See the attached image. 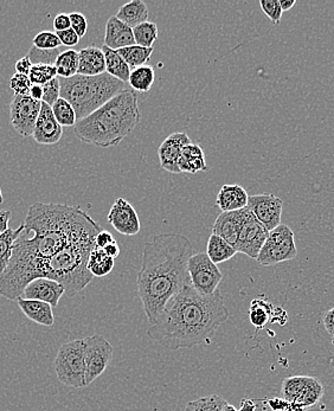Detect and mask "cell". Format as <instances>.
<instances>
[{
  "label": "cell",
  "instance_id": "cell-9",
  "mask_svg": "<svg viewBox=\"0 0 334 411\" xmlns=\"http://www.w3.org/2000/svg\"><path fill=\"white\" fill-rule=\"evenodd\" d=\"M190 282L199 294L209 297L216 293L223 280V274L218 266L210 260L208 254H193L188 262Z\"/></svg>",
  "mask_w": 334,
  "mask_h": 411
},
{
  "label": "cell",
  "instance_id": "cell-42",
  "mask_svg": "<svg viewBox=\"0 0 334 411\" xmlns=\"http://www.w3.org/2000/svg\"><path fill=\"white\" fill-rule=\"evenodd\" d=\"M43 87V97L42 102L47 103L49 106H54V103L61 97V85H59V78H56L52 81L45 83Z\"/></svg>",
  "mask_w": 334,
  "mask_h": 411
},
{
  "label": "cell",
  "instance_id": "cell-31",
  "mask_svg": "<svg viewBox=\"0 0 334 411\" xmlns=\"http://www.w3.org/2000/svg\"><path fill=\"white\" fill-rule=\"evenodd\" d=\"M78 52L68 49L66 52L59 54L56 59L55 68L57 71V78H70L78 75Z\"/></svg>",
  "mask_w": 334,
  "mask_h": 411
},
{
  "label": "cell",
  "instance_id": "cell-7",
  "mask_svg": "<svg viewBox=\"0 0 334 411\" xmlns=\"http://www.w3.org/2000/svg\"><path fill=\"white\" fill-rule=\"evenodd\" d=\"M56 375L64 386L82 389L85 388V342L76 339L59 347L55 363Z\"/></svg>",
  "mask_w": 334,
  "mask_h": 411
},
{
  "label": "cell",
  "instance_id": "cell-3",
  "mask_svg": "<svg viewBox=\"0 0 334 411\" xmlns=\"http://www.w3.org/2000/svg\"><path fill=\"white\" fill-rule=\"evenodd\" d=\"M192 255L191 241L179 234L152 236L143 246L136 286L143 312L152 325L169 300L190 282L188 262Z\"/></svg>",
  "mask_w": 334,
  "mask_h": 411
},
{
  "label": "cell",
  "instance_id": "cell-38",
  "mask_svg": "<svg viewBox=\"0 0 334 411\" xmlns=\"http://www.w3.org/2000/svg\"><path fill=\"white\" fill-rule=\"evenodd\" d=\"M32 44L35 48L40 50H56L62 45L56 32L50 31H42L35 36L32 40Z\"/></svg>",
  "mask_w": 334,
  "mask_h": 411
},
{
  "label": "cell",
  "instance_id": "cell-30",
  "mask_svg": "<svg viewBox=\"0 0 334 411\" xmlns=\"http://www.w3.org/2000/svg\"><path fill=\"white\" fill-rule=\"evenodd\" d=\"M155 80V73L153 66L146 64V66H138L136 69H133L131 71L129 82L134 92L147 93L151 90Z\"/></svg>",
  "mask_w": 334,
  "mask_h": 411
},
{
  "label": "cell",
  "instance_id": "cell-33",
  "mask_svg": "<svg viewBox=\"0 0 334 411\" xmlns=\"http://www.w3.org/2000/svg\"><path fill=\"white\" fill-rule=\"evenodd\" d=\"M272 304L265 302L261 297H257L250 304L249 319L250 323L257 328H262L268 323L272 316Z\"/></svg>",
  "mask_w": 334,
  "mask_h": 411
},
{
  "label": "cell",
  "instance_id": "cell-8",
  "mask_svg": "<svg viewBox=\"0 0 334 411\" xmlns=\"http://www.w3.org/2000/svg\"><path fill=\"white\" fill-rule=\"evenodd\" d=\"M297 255L298 249L293 230L286 224H280L278 228L269 232L268 237L266 239L256 261L260 265L269 267L294 260Z\"/></svg>",
  "mask_w": 334,
  "mask_h": 411
},
{
  "label": "cell",
  "instance_id": "cell-25",
  "mask_svg": "<svg viewBox=\"0 0 334 411\" xmlns=\"http://www.w3.org/2000/svg\"><path fill=\"white\" fill-rule=\"evenodd\" d=\"M148 15H150V11H148V8H147L145 1H143V0H132V1L122 5L121 8H119L117 18L120 19L122 23H125L126 25L134 29L140 24L147 22Z\"/></svg>",
  "mask_w": 334,
  "mask_h": 411
},
{
  "label": "cell",
  "instance_id": "cell-14",
  "mask_svg": "<svg viewBox=\"0 0 334 411\" xmlns=\"http://www.w3.org/2000/svg\"><path fill=\"white\" fill-rule=\"evenodd\" d=\"M246 206L256 220L268 229V232H272L281 224L283 202L278 196L273 193L249 196Z\"/></svg>",
  "mask_w": 334,
  "mask_h": 411
},
{
  "label": "cell",
  "instance_id": "cell-19",
  "mask_svg": "<svg viewBox=\"0 0 334 411\" xmlns=\"http://www.w3.org/2000/svg\"><path fill=\"white\" fill-rule=\"evenodd\" d=\"M243 222H244V209L232 213H222L217 217L216 222L213 224V235L220 236L230 246L236 248L239 242V234L242 230ZM237 251V250H236Z\"/></svg>",
  "mask_w": 334,
  "mask_h": 411
},
{
  "label": "cell",
  "instance_id": "cell-11",
  "mask_svg": "<svg viewBox=\"0 0 334 411\" xmlns=\"http://www.w3.org/2000/svg\"><path fill=\"white\" fill-rule=\"evenodd\" d=\"M85 342V384L90 386L99 379L113 359L114 349L100 334L83 339Z\"/></svg>",
  "mask_w": 334,
  "mask_h": 411
},
{
  "label": "cell",
  "instance_id": "cell-5",
  "mask_svg": "<svg viewBox=\"0 0 334 411\" xmlns=\"http://www.w3.org/2000/svg\"><path fill=\"white\" fill-rule=\"evenodd\" d=\"M59 85L61 97L73 106L78 121L124 92V82L107 73L97 76L75 75L70 78H59Z\"/></svg>",
  "mask_w": 334,
  "mask_h": 411
},
{
  "label": "cell",
  "instance_id": "cell-16",
  "mask_svg": "<svg viewBox=\"0 0 334 411\" xmlns=\"http://www.w3.org/2000/svg\"><path fill=\"white\" fill-rule=\"evenodd\" d=\"M191 143L186 133L176 132L167 136L158 148L159 162L162 169L169 173H180L178 167L180 155L184 147Z\"/></svg>",
  "mask_w": 334,
  "mask_h": 411
},
{
  "label": "cell",
  "instance_id": "cell-29",
  "mask_svg": "<svg viewBox=\"0 0 334 411\" xmlns=\"http://www.w3.org/2000/svg\"><path fill=\"white\" fill-rule=\"evenodd\" d=\"M206 254L215 265H220V263L232 260L237 251L234 246H230L228 242H225V239H220V236L211 234L209 241H208Z\"/></svg>",
  "mask_w": 334,
  "mask_h": 411
},
{
  "label": "cell",
  "instance_id": "cell-27",
  "mask_svg": "<svg viewBox=\"0 0 334 411\" xmlns=\"http://www.w3.org/2000/svg\"><path fill=\"white\" fill-rule=\"evenodd\" d=\"M25 230L24 223L20 224L18 228H8L6 232L0 235V275L8 268L10 260H11L13 248L17 239L20 237L23 232Z\"/></svg>",
  "mask_w": 334,
  "mask_h": 411
},
{
  "label": "cell",
  "instance_id": "cell-4",
  "mask_svg": "<svg viewBox=\"0 0 334 411\" xmlns=\"http://www.w3.org/2000/svg\"><path fill=\"white\" fill-rule=\"evenodd\" d=\"M140 118L138 94L133 89H124L93 114L78 120L73 129L82 143L118 146L136 129Z\"/></svg>",
  "mask_w": 334,
  "mask_h": 411
},
{
  "label": "cell",
  "instance_id": "cell-53",
  "mask_svg": "<svg viewBox=\"0 0 334 411\" xmlns=\"http://www.w3.org/2000/svg\"><path fill=\"white\" fill-rule=\"evenodd\" d=\"M297 4L295 0H280V5L282 8L283 12L290 11V8H293Z\"/></svg>",
  "mask_w": 334,
  "mask_h": 411
},
{
  "label": "cell",
  "instance_id": "cell-15",
  "mask_svg": "<svg viewBox=\"0 0 334 411\" xmlns=\"http://www.w3.org/2000/svg\"><path fill=\"white\" fill-rule=\"evenodd\" d=\"M108 222L112 227L125 236H136L140 232L141 224L134 206L125 198H118L108 213Z\"/></svg>",
  "mask_w": 334,
  "mask_h": 411
},
{
  "label": "cell",
  "instance_id": "cell-40",
  "mask_svg": "<svg viewBox=\"0 0 334 411\" xmlns=\"http://www.w3.org/2000/svg\"><path fill=\"white\" fill-rule=\"evenodd\" d=\"M260 6L263 13L272 20L275 25L280 24L282 18V8L280 0H260Z\"/></svg>",
  "mask_w": 334,
  "mask_h": 411
},
{
  "label": "cell",
  "instance_id": "cell-24",
  "mask_svg": "<svg viewBox=\"0 0 334 411\" xmlns=\"http://www.w3.org/2000/svg\"><path fill=\"white\" fill-rule=\"evenodd\" d=\"M180 173L186 172L195 174L197 172H206L209 167L206 165L205 155L202 147L197 143H189L184 147L178 162Z\"/></svg>",
  "mask_w": 334,
  "mask_h": 411
},
{
  "label": "cell",
  "instance_id": "cell-45",
  "mask_svg": "<svg viewBox=\"0 0 334 411\" xmlns=\"http://www.w3.org/2000/svg\"><path fill=\"white\" fill-rule=\"evenodd\" d=\"M32 62L30 59L29 56L26 55L22 59H19L17 62H16V71L17 73H22V75H26L29 76L30 71H31V68H32Z\"/></svg>",
  "mask_w": 334,
  "mask_h": 411
},
{
  "label": "cell",
  "instance_id": "cell-1",
  "mask_svg": "<svg viewBox=\"0 0 334 411\" xmlns=\"http://www.w3.org/2000/svg\"><path fill=\"white\" fill-rule=\"evenodd\" d=\"M24 227L26 234L15 243L8 268L0 275V297L18 300L25 287L44 275L54 255L70 243L96 236L99 224L78 206L56 203H35L30 206Z\"/></svg>",
  "mask_w": 334,
  "mask_h": 411
},
{
  "label": "cell",
  "instance_id": "cell-50",
  "mask_svg": "<svg viewBox=\"0 0 334 411\" xmlns=\"http://www.w3.org/2000/svg\"><path fill=\"white\" fill-rule=\"evenodd\" d=\"M103 250H105L107 255L112 257V258H117V257L120 255V246H119L117 241H114L113 243H110L109 246H107L106 248H105Z\"/></svg>",
  "mask_w": 334,
  "mask_h": 411
},
{
  "label": "cell",
  "instance_id": "cell-23",
  "mask_svg": "<svg viewBox=\"0 0 334 411\" xmlns=\"http://www.w3.org/2000/svg\"><path fill=\"white\" fill-rule=\"evenodd\" d=\"M19 309H22L24 316L33 323L42 325V326H52L55 323V316L52 312V305L47 302H38V300H28L24 297H19L17 300Z\"/></svg>",
  "mask_w": 334,
  "mask_h": 411
},
{
  "label": "cell",
  "instance_id": "cell-2",
  "mask_svg": "<svg viewBox=\"0 0 334 411\" xmlns=\"http://www.w3.org/2000/svg\"><path fill=\"white\" fill-rule=\"evenodd\" d=\"M229 316L220 290L204 297L188 282L169 300L147 335L171 351L192 349L209 340Z\"/></svg>",
  "mask_w": 334,
  "mask_h": 411
},
{
  "label": "cell",
  "instance_id": "cell-10",
  "mask_svg": "<svg viewBox=\"0 0 334 411\" xmlns=\"http://www.w3.org/2000/svg\"><path fill=\"white\" fill-rule=\"evenodd\" d=\"M281 391L286 402L299 407L316 405L323 395L321 383L307 376H294L283 379Z\"/></svg>",
  "mask_w": 334,
  "mask_h": 411
},
{
  "label": "cell",
  "instance_id": "cell-32",
  "mask_svg": "<svg viewBox=\"0 0 334 411\" xmlns=\"http://www.w3.org/2000/svg\"><path fill=\"white\" fill-rule=\"evenodd\" d=\"M153 52H155L153 48H143L136 44L118 50L119 54L121 55L122 59H125L131 69L146 66V63L151 59Z\"/></svg>",
  "mask_w": 334,
  "mask_h": 411
},
{
  "label": "cell",
  "instance_id": "cell-13",
  "mask_svg": "<svg viewBox=\"0 0 334 411\" xmlns=\"http://www.w3.org/2000/svg\"><path fill=\"white\" fill-rule=\"evenodd\" d=\"M268 235V229L256 220L248 206L244 208V222L235 248L237 253L244 254L250 258L256 260Z\"/></svg>",
  "mask_w": 334,
  "mask_h": 411
},
{
  "label": "cell",
  "instance_id": "cell-35",
  "mask_svg": "<svg viewBox=\"0 0 334 411\" xmlns=\"http://www.w3.org/2000/svg\"><path fill=\"white\" fill-rule=\"evenodd\" d=\"M52 113L56 120L62 127H75L78 118L73 106L66 100L59 97L54 106H52Z\"/></svg>",
  "mask_w": 334,
  "mask_h": 411
},
{
  "label": "cell",
  "instance_id": "cell-37",
  "mask_svg": "<svg viewBox=\"0 0 334 411\" xmlns=\"http://www.w3.org/2000/svg\"><path fill=\"white\" fill-rule=\"evenodd\" d=\"M57 78L55 66L50 64H33L29 73L30 81L32 85H44L45 83Z\"/></svg>",
  "mask_w": 334,
  "mask_h": 411
},
{
  "label": "cell",
  "instance_id": "cell-51",
  "mask_svg": "<svg viewBox=\"0 0 334 411\" xmlns=\"http://www.w3.org/2000/svg\"><path fill=\"white\" fill-rule=\"evenodd\" d=\"M29 96H31L36 101H42V97H43V87L42 85H32V87L30 89Z\"/></svg>",
  "mask_w": 334,
  "mask_h": 411
},
{
  "label": "cell",
  "instance_id": "cell-17",
  "mask_svg": "<svg viewBox=\"0 0 334 411\" xmlns=\"http://www.w3.org/2000/svg\"><path fill=\"white\" fill-rule=\"evenodd\" d=\"M63 294H66V290L61 283L55 280L40 278V279L33 280L25 287L22 297L28 300L47 302L49 305H52V309H55L59 306Z\"/></svg>",
  "mask_w": 334,
  "mask_h": 411
},
{
  "label": "cell",
  "instance_id": "cell-57",
  "mask_svg": "<svg viewBox=\"0 0 334 411\" xmlns=\"http://www.w3.org/2000/svg\"><path fill=\"white\" fill-rule=\"evenodd\" d=\"M184 411H185V410H184Z\"/></svg>",
  "mask_w": 334,
  "mask_h": 411
},
{
  "label": "cell",
  "instance_id": "cell-46",
  "mask_svg": "<svg viewBox=\"0 0 334 411\" xmlns=\"http://www.w3.org/2000/svg\"><path fill=\"white\" fill-rule=\"evenodd\" d=\"M54 28H55L56 32L70 29L71 24H70L69 15L59 13V15L56 16L55 19H54Z\"/></svg>",
  "mask_w": 334,
  "mask_h": 411
},
{
  "label": "cell",
  "instance_id": "cell-26",
  "mask_svg": "<svg viewBox=\"0 0 334 411\" xmlns=\"http://www.w3.org/2000/svg\"><path fill=\"white\" fill-rule=\"evenodd\" d=\"M102 52L106 59V73L124 83L129 82L132 70L125 59H122L118 50H112L106 45H103Z\"/></svg>",
  "mask_w": 334,
  "mask_h": 411
},
{
  "label": "cell",
  "instance_id": "cell-52",
  "mask_svg": "<svg viewBox=\"0 0 334 411\" xmlns=\"http://www.w3.org/2000/svg\"><path fill=\"white\" fill-rule=\"evenodd\" d=\"M239 411H256V404L251 400H243L241 402V407H239Z\"/></svg>",
  "mask_w": 334,
  "mask_h": 411
},
{
  "label": "cell",
  "instance_id": "cell-48",
  "mask_svg": "<svg viewBox=\"0 0 334 411\" xmlns=\"http://www.w3.org/2000/svg\"><path fill=\"white\" fill-rule=\"evenodd\" d=\"M323 326L326 328L327 333L334 335V309L327 311L326 314L323 316Z\"/></svg>",
  "mask_w": 334,
  "mask_h": 411
},
{
  "label": "cell",
  "instance_id": "cell-12",
  "mask_svg": "<svg viewBox=\"0 0 334 411\" xmlns=\"http://www.w3.org/2000/svg\"><path fill=\"white\" fill-rule=\"evenodd\" d=\"M41 108L42 101H36L31 96H13L10 105V122L19 136H32Z\"/></svg>",
  "mask_w": 334,
  "mask_h": 411
},
{
  "label": "cell",
  "instance_id": "cell-41",
  "mask_svg": "<svg viewBox=\"0 0 334 411\" xmlns=\"http://www.w3.org/2000/svg\"><path fill=\"white\" fill-rule=\"evenodd\" d=\"M32 87V83L30 81L29 76L16 73L10 78V88L17 96L29 95L30 89Z\"/></svg>",
  "mask_w": 334,
  "mask_h": 411
},
{
  "label": "cell",
  "instance_id": "cell-55",
  "mask_svg": "<svg viewBox=\"0 0 334 411\" xmlns=\"http://www.w3.org/2000/svg\"><path fill=\"white\" fill-rule=\"evenodd\" d=\"M4 203V197H3V192H1V189H0V204Z\"/></svg>",
  "mask_w": 334,
  "mask_h": 411
},
{
  "label": "cell",
  "instance_id": "cell-6",
  "mask_svg": "<svg viewBox=\"0 0 334 411\" xmlns=\"http://www.w3.org/2000/svg\"><path fill=\"white\" fill-rule=\"evenodd\" d=\"M96 236H88L70 243L69 246L54 255L45 267L43 278L61 283L69 297L85 290L94 279L87 268V263L89 255L95 246Z\"/></svg>",
  "mask_w": 334,
  "mask_h": 411
},
{
  "label": "cell",
  "instance_id": "cell-28",
  "mask_svg": "<svg viewBox=\"0 0 334 411\" xmlns=\"http://www.w3.org/2000/svg\"><path fill=\"white\" fill-rule=\"evenodd\" d=\"M87 268L94 278H103L114 269V258L108 256L99 246H94L89 255Z\"/></svg>",
  "mask_w": 334,
  "mask_h": 411
},
{
  "label": "cell",
  "instance_id": "cell-47",
  "mask_svg": "<svg viewBox=\"0 0 334 411\" xmlns=\"http://www.w3.org/2000/svg\"><path fill=\"white\" fill-rule=\"evenodd\" d=\"M114 241V237L110 232L101 230L95 237V246L105 249L107 246H109L110 243H113Z\"/></svg>",
  "mask_w": 334,
  "mask_h": 411
},
{
  "label": "cell",
  "instance_id": "cell-18",
  "mask_svg": "<svg viewBox=\"0 0 334 411\" xmlns=\"http://www.w3.org/2000/svg\"><path fill=\"white\" fill-rule=\"evenodd\" d=\"M62 136L63 127L54 117L52 107L42 102L41 113L33 131V139L41 145H55L62 139Z\"/></svg>",
  "mask_w": 334,
  "mask_h": 411
},
{
  "label": "cell",
  "instance_id": "cell-22",
  "mask_svg": "<svg viewBox=\"0 0 334 411\" xmlns=\"http://www.w3.org/2000/svg\"><path fill=\"white\" fill-rule=\"evenodd\" d=\"M78 75L83 76H97L106 73V59L102 49L96 48L94 45L82 49L78 52Z\"/></svg>",
  "mask_w": 334,
  "mask_h": 411
},
{
  "label": "cell",
  "instance_id": "cell-43",
  "mask_svg": "<svg viewBox=\"0 0 334 411\" xmlns=\"http://www.w3.org/2000/svg\"><path fill=\"white\" fill-rule=\"evenodd\" d=\"M70 24H71V29L76 32L80 40L82 37L85 36L87 30H88V20L85 18V15H82L80 12H73L70 13Z\"/></svg>",
  "mask_w": 334,
  "mask_h": 411
},
{
  "label": "cell",
  "instance_id": "cell-36",
  "mask_svg": "<svg viewBox=\"0 0 334 411\" xmlns=\"http://www.w3.org/2000/svg\"><path fill=\"white\" fill-rule=\"evenodd\" d=\"M227 400L218 395H211V396L201 397L197 400H191L186 404L185 411H222V407H225Z\"/></svg>",
  "mask_w": 334,
  "mask_h": 411
},
{
  "label": "cell",
  "instance_id": "cell-56",
  "mask_svg": "<svg viewBox=\"0 0 334 411\" xmlns=\"http://www.w3.org/2000/svg\"><path fill=\"white\" fill-rule=\"evenodd\" d=\"M330 344H332V346H333V347H334V335H333V337H332V340H330Z\"/></svg>",
  "mask_w": 334,
  "mask_h": 411
},
{
  "label": "cell",
  "instance_id": "cell-39",
  "mask_svg": "<svg viewBox=\"0 0 334 411\" xmlns=\"http://www.w3.org/2000/svg\"><path fill=\"white\" fill-rule=\"evenodd\" d=\"M59 49L56 50H40V49L32 48L30 49L29 56L32 64H50V66H55L56 59L59 57Z\"/></svg>",
  "mask_w": 334,
  "mask_h": 411
},
{
  "label": "cell",
  "instance_id": "cell-21",
  "mask_svg": "<svg viewBox=\"0 0 334 411\" xmlns=\"http://www.w3.org/2000/svg\"><path fill=\"white\" fill-rule=\"evenodd\" d=\"M248 199L249 196L241 185H223L217 195L216 206L222 213H232L246 208Z\"/></svg>",
  "mask_w": 334,
  "mask_h": 411
},
{
  "label": "cell",
  "instance_id": "cell-49",
  "mask_svg": "<svg viewBox=\"0 0 334 411\" xmlns=\"http://www.w3.org/2000/svg\"><path fill=\"white\" fill-rule=\"evenodd\" d=\"M11 218L10 210H1L0 211V235L8 229V220Z\"/></svg>",
  "mask_w": 334,
  "mask_h": 411
},
{
  "label": "cell",
  "instance_id": "cell-34",
  "mask_svg": "<svg viewBox=\"0 0 334 411\" xmlns=\"http://www.w3.org/2000/svg\"><path fill=\"white\" fill-rule=\"evenodd\" d=\"M133 35H134L136 45H140L143 48H153V44L158 38V25L155 23L147 20L134 28Z\"/></svg>",
  "mask_w": 334,
  "mask_h": 411
},
{
  "label": "cell",
  "instance_id": "cell-20",
  "mask_svg": "<svg viewBox=\"0 0 334 411\" xmlns=\"http://www.w3.org/2000/svg\"><path fill=\"white\" fill-rule=\"evenodd\" d=\"M136 44L132 28L126 25L117 16H112L107 20L105 45L112 50H120Z\"/></svg>",
  "mask_w": 334,
  "mask_h": 411
},
{
  "label": "cell",
  "instance_id": "cell-54",
  "mask_svg": "<svg viewBox=\"0 0 334 411\" xmlns=\"http://www.w3.org/2000/svg\"><path fill=\"white\" fill-rule=\"evenodd\" d=\"M222 411H239L234 405L229 404L228 402L225 403V407H222Z\"/></svg>",
  "mask_w": 334,
  "mask_h": 411
},
{
  "label": "cell",
  "instance_id": "cell-44",
  "mask_svg": "<svg viewBox=\"0 0 334 411\" xmlns=\"http://www.w3.org/2000/svg\"><path fill=\"white\" fill-rule=\"evenodd\" d=\"M56 35L59 37L62 45H66L68 48H73L75 45H78V42H80V37L76 35V32L71 28L64 30V31H57Z\"/></svg>",
  "mask_w": 334,
  "mask_h": 411
}]
</instances>
